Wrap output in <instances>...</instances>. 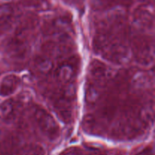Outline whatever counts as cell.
<instances>
[{"label":"cell","instance_id":"cell-4","mask_svg":"<svg viewBox=\"0 0 155 155\" xmlns=\"http://www.w3.org/2000/svg\"><path fill=\"white\" fill-rule=\"evenodd\" d=\"M17 113L16 103L13 100H8L0 104V119L10 122L15 119Z\"/></svg>","mask_w":155,"mask_h":155},{"label":"cell","instance_id":"cell-2","mask_svg":"<svg viewBox=\"0 0 155 155\" xmlns=\"http://www.w3.org/2000/svg\"><path fill=\"white\" fill-rule=\"evenodd\" d=\"M16 16V8L12 3L0 4V35L12 27Z\"/></svg>","mask_w":155,"mask_h":155},{"label":"cell","instance_id":"cell-7","mask_svg":"<svg viewBox=\"0 0 155 155\" xmlns=\"http://www.w3.org/2000/svg\"><path fill=\"white\" fill-rule=\"evenodd\" d=\"M61 155H85L84 153L80 149L78 148H71L65 150ZM100 155V154H96Z\"/></svg>","mask_w":155,"mask_h":155},{"label":"cell","instance_id":"cell-1","mask_svg":"<svg viewBox=\"0 0 155 155\" xmlns=\"http://www.w3.org/2000/svg\"><path fill=\"white\" fill-rule=\"evenodd\" d=\"M35 119L41 132L49 139L54 140L58 136L59 128L54 119L44 110L35 112Z\"/></svg>","mask_w":155,"mask_h":155},{"label":"cell","instance_id":"cell-3","mask_svg":"<svg viewBox=\"0 0 155 155\" xmlns=\"http://www.w3.org/2000/svg\"><path fill=\"white\" fill-rule=\"evenodd\" d=\"M19 79L14 74L5 75L0 82V95L8 97L16 91L19 86Z\"/></svg>","mask_w":155,"mask_h":155},{"label":"cell","instance_id":"cell-5","mask_svg":"<svg viewBox=\"0 0 155 155\" xmlns=\"http://www.w3.org/2000/svg\"><path fill=\"white\" fill-rule=\"evenodd\" d=\"M12 155H45V151L41 146L28 144L21 147L18 151H14Z\"/></svg>","mask_w":155,"mask_h":155},{"label":"cell","instance_id":"cell-6","mask_svg":"<svg viewBox=\"0 0 155 155\" xmlns=\"http://www.w3.org/2000/svg\"><path fill=\"white\" fill-rule=\"evenodd\" d=\"M24 5L33 8H39L42 5L45 4L46 0H21Z\"/></svg>","mask_w":155,"mask_h":155}]
</instances>
